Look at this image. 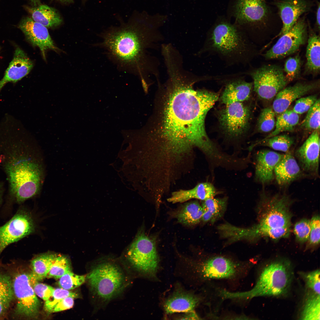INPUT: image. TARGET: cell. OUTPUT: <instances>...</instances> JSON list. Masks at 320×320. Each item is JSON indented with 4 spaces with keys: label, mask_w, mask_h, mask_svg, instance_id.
Wrapping results in <instances>:
<instances>
[{
    "label": "cell",
    "mask_w": 320,
    "mask_h": 320,
    "mask_svg": "<svg viewBox=\"0 0 320 320\" xmlns=\"http://www.w3.org/2000/svg\"><path fill=\"white\" fill-rule=\"evenodd\" d=\"M197 77L183 71L168 74L159 85L154 112L148 132L152 151L161 161L178 163L193 148L200 150L207 159L218 154L219 149L206 131V115L219 97L218 93L195 89Z\"/></svg>",
    "instance_id": "6da1fadb"
},
{
    "label": "cell",
    "mask_w": 320,
    "mask_h": 320,
    "mask_svg": "<svg viewBox=\"0 0 320 320\" xmlns=\"http://www.w3.org/2000/svg\"><path fill=\"white\" fill-rule=\"evenodd\" d=\"M166 15L136 12L128 22L102 33V41L95 46L103 48L109 59L121 70L138 76L143 87L151 76L159 80V63L151 50L164 37L159 30Z\"/></svg>",
    "instance_id": "7a4b0ae2"
},
{
    "label": "cell",
    "mask_w": 320,
    "mask_h": 320,
    "mask_svg": "<svg viewBox=\"0 0 320 320\" xmlns=\"http://www.w3.org/2000/svg\"><path fill=\"white\" fill-rule=\"evenodd\" d=\"M4 123L0 129V162L7 176L9 195L20 204L40 192L43 170L19 129L15 130L11 124Z\"/></svg>",
    "instance_id": "3957f363"
},
{
    "label": "cell",
    "mask_w": 320,
    "mask_h": 320,
    "mask_svg": "<svg viewBox=\"0 0 320 320\" xmlns=\"http://www.w3.org/2000/svg\"><path fill=\"white\" fill-rule=\"evenodd\" d=\"M257 54L254 43L245 32L236 25L222 21L208 31L196 55L216 56L230 67L249 65Z\"/></svg>",
    "instance_id": "277c9868"
},
{
    "label": "cell",
    "mask_w": 320,
    "mask_h": 320,
    "mask_svg": "<svg viewBox=\"0 0 320 320\" xmlns=\"http://www.w3.org/2000/svg\"><path fill=\"white\" fill-rule=\"evenodd\" d=\"M129 272L123 263L110 258L95 261L86 275L89 291L97 308L121 295L130 284Z\"/></svg>",
    "instance_id": "5b68a950"
},
{
    "label": "cell",
    "mask_w": 320,
    "mask_h": 320,
    "mask_svg": "<svg viewBox=\"0 0 320 320\" xmlns=\"http://www.w3.org/2000/svg\"><path fill=\"white\" fill-rule=\"evenodd\" d=\"M293 277L292 268L289 261H274L264 267L251 289L235 292L225 289L222 296L224 299L246 301L257 297L284 295L289 290Z\"/></svg>",
    "instance_id": "8992f818"
},
{
    "label": "cell",
    "mask_w": 320,
    "mask_h": 320,
    "mask_svg": "<svg viewBox=\"0 0 320 320\" xmlns=\"http://www.w3.org/2000/svg\"><path fill=\"white\" fill-rule=\"evenodd\" d=\"M123 263L129 271L146 276H154L159 258L154 238L142 231L129 247Z\"/></svg>",
    "instance_id": "52a82bcc"
},
{
    "label": "cell",
    "mask_w": 320,
    "mask_h": 320,
    "mask_svg": "<svg viewBox=\"0 0 320 320\" xmlns=\"http://www.w3.org/2000/svg\"><path fill=\"white\" fill-rule=\"evenodd\" d=\"M260 199L261 209L258 224L273 228H290L292 215L289 209L292 201L288 195L271 194L263 191Z\"/></svg>",
    "instance_id": "ba28073f"
},
{
    "label": "cell",
    "mask_w": 320,
    "mask_h": 320,
    "mask_svg": "<svg viewBox=\"0 0 320 320\" xmlns=\"http://www.w3.org/2000/svg\"><path fill=\"white\" fill-rule=\"evenodd\" d=\"M283 69L275 65H264L243 72L253 80V89L259 97L271 100L285 88L288 82Z\"/></svg>",
    "instance_id": "9c48e42d"
},
{
    "label": "cell",
    "mask_w": 320,
    "mask_h": 320,
    "mask_svg": "<svg viewBox=\"0 0 320 320\" xmlns=\"http://www.w3.org/2000/svg\"><path fill=\"white\" fill-rule=\"evenodd\" d=\"M12 278L16 305L14 318L33 319L38 316L40 303L30 281L29 273L23 271L16 273Z\"/></svg>",
    "instance_id": "30bf717a"
},
{
    "label": "cell",
    "mask_w": 320,
    "mask_h": 320,
    "mask_svg": "<svg viewBox=\"0 0 320 320\" xmlns=\"http://www.w3.org/2000/svg\"><path fill=\"white\" fill-rule=\"evenodd\" d=\"M249 265L220 255L205 259L198 266V270L204 280H235L246 273Z\"/></svg>",
    "instance_id": "8fae6325"
},
{
    "label": "cell",
    "mask_w": 320,
    "mask_h": 320,
    "mask_svg": "<svg viewBox=\"0 0 320 320\" xmlns=\"http://www.w3.org/2000/svg\"><path fill=\"white\" fill-rule=\"evenodd\" d=\"M251 111L242 102L225 105L219 111L218 120L221 129L230 139H238L244 135L249 126Z\"/></svg>",
    "instance_id": "7c38bea8"
},
{
    "label": "cell",
    "mask_w": 320,
    "mask_h": 320,
    "mask_svg": "<svg viewBox=\"0 0 320 320\" xmlns=\"http://www.w3.org/2000/svg\"><path fill=\"white\" fill-rule=\"evenodd\" d=\"M269 13L266 0H237L235 7L236 25L250 39L252 30L265 23Z\"/></svg>",
    "instance_id": "4fadbf2b"
},
{
    "label": "cell",
    "mask_w": 320,
    "mask_h": 320,
    "mask_svg": "<svg viewBox=\"0 0 320 320\" xmlns=\"http://www.w3.org/2000/svg\"><path fill=\"white\" fill-rule=\"evenodd\" d=\"M307 25L303 18L298 20L287 32L281 36L276 44L263 56L267 59L282 58L292 54L306 42Z\"/></svg>",
    "instance_id": "5bb4252c"
},
{
    "label": "cell",
    "mask_w": 320,
    "mask_h": 320,
    "mask_svg": "<svg viewBox=\"0 0 320 320\" xmlns=\"http://www.w3.org/2000/svg\"><path fill=\"white\" fill-rule=\"evenodd\" d=\"M35 225L28 211H18L10 220L0 226V255L9 245L33 233Z\"/></svg>",
    "instance_id": "9a60e30c"
},
{
    "label": "cell",
    "mask_w": 320,
    "mask_h": 320,
    "mask_svg": "<svg viewBox=\"0 0 320 320\" xmlns=\"http://www.w3.org/2000/svg\"><path fill=\"white\" fill-rule=\"evenodd\" d=\"M320 130H314L296 151L295 156L303 173L318 175L319 160Z\"/></svg>",
    "instance_id": "2e32d148"
},
{
    "label": "cell",
    "mask_w": 320,
    "mask_h": 320,
    "mask_svg": "<svg viewBox=\"0 0 320 320\" xmlns=\"http://www.w3.org/2000/svg\"><path fill=\"white\" fill-rule=\"evenodd\" d=\"M245 76L243 72L220 75V79L225 83L220 98L222 103L242 102L249 99L253 89V83L246 81Z\"/></svg>",
    "instance_id": "e0dca14e"
},
{
    "label": "cell",
    "mask_w": 320,
    "mask_h": 320,
    "mask_svg": "<svg viewBox=\"0 0 320 320\" xmlns=\"http://www.w3.org/2000/svg\"><path fill=\"white\" fill-rule=\"evenodd\" d=\"M18 27L31 44L39 48L45 60L47 50L55 52L59 50L52 39L47 28L34 21L31 18L27 17L23 19Z\"/></svg>",
    "instance_id": "ac0fdd59"
},
{
    "label": "cell",
    "mask_w": 320,
    "mask_h": 320,
    "mask_svg": "<svg viewBox=\"0 0 320 320\" xmlns=\"http://www.w3.org/2000/svg\"><path fill=\"white\" fill-rule=\"evenodd\" d=\"M290 231V228H273L263 226L257 223L247 228L231 225L228 229V235L230 239L234 241L242 239L252 240L262 237H268L277 240L288 237Z\"/></svg>",
    "instance_id": "d6986e66"
},
{
    "label": "cell",
    "mask_w": 320,
    "mask_h": 320,
    "mask_svg": "<svg viewBox=\"0 0 320 320\" xmlns=\"http://www.w3.org/2000/svg\"><path fill=\"white\" fill-rule=\"evenodd\" d=\"M282 23L278 36L288 31L303 14L308 12L311 4L306 0H281L275 2Z\"/></svg>",
    "instance_id": "ffe728a7"
},
{
    "label": "cell",
    "mask_w": 320,
    "mask_h": 320,
    "mask_svg": "<svg viewBox=\"0 0 320 320\" xmlns=\"http://www.w3.org/2000/svg\"><path fill=\"white\" fill-rule=\"evenodd\" d=\"M319 86V81L309 83L298 82L284 88L275 97L272 108L275 114L279 115L287 110L291 103Z\"/></svg>",
    "instance_id": "44dd1931"
},
{
    "label": "cell",
    "mask_w": 320,
    "mask_h": 320,
    "mask_svg": "<svg viewBox=\"0 0 320 320\" xmlns=\"http://www.w3.org/2000/svg\"><path fill=\"white\" fill-rule=\"evenodd\" d=\"M283 154L268 150L257 152L255 156V180L263 185L272 182L275 179V168Z\"/></svg>",
    "instance_id": "7402d4cb"
},
{
    "label": "cell",
    "mask_w": 320,
    "mask_h": 320,
    "mask_svg": "<svg viewBox=\"0 0 320 320\" xmlns=\"http://www.w3.org/2000/svg\"><path fill=\"white\" fill-rule=\"evenodd\" d=\"M33 66L32 61L20 47L16 48L13 58L0 81V91L9 82H15L28 75Z\"/></svg>",
    "instance_id": "603a6c76"
},
{
    "label": "cell",
    "mask_w": 320,
    "mask_h": 320,
    "mask_svg": "<svg viewBox=\"0 0 320 320\" xmlns=\"http://www.w3.org/2000/svg\"><path fill=\"white\" fill-rule=\"evenodd\" d=\"M275 179L278 185L284 186L303 175L296 159L289 151L283 154L274 169Z\"/></svg>",
    "instance_id": "cb8c5ba5"
},
{
    "label": "cell",
    "mask_w": 320,
    "mask_h": 320,
    "mask_svg": "<svg viewBox=\"0 0 320 320\" xmlns=\"http://www.w3.org/2000/svg\"><path fill=\"white\" fill-rule=\"evenodd\" d=\"M200 298L182 290H176L165 301L164 308L167 314L187 312L194 311L199 303Z\"/></svg>",
    "instance_id": "d4e9b609"
},
{
    "label": "cell",
    "mask_w": 320,
    "mask_h": 320,
    "mask_svg": "<svg viewBox=\"0 0 320 320\" xmlns=\"http://www.w3.org/2000/svg\"><path fill=\"white\" fill-rule=\"evenodd\" d=\"M220 192L209 182L200 183L188 190H180L172 192L167 199L168 202L174 204L182 203L192 199L204 201L214 197Z\"/></svg>",
    "instance_id": "484cf974"
},
{
    "label": "cell",
    "mask_w": 320,
    "mask_h": 320,
    "mask_svg": "<svg viewBox=\"0 0 320 320\" xmlns=\"http://www.w3.org/2000/svg\"><path fill=\"white\" fill-rule=\"evenodd\" d=\"M24 7L34 21L47 28L57 26L62 22V19L57 10L47 5L40 4L36 7L24 6Z\"/></svg>",
    "instance_id": "4316f807"
},
{
    "label": "cell",
    "mask_w": 320,
    "mask_h": 320,
    "mask_svg": "<svg viewBox=\"0 0 320 320\" xmlns=\"http://www.w3.org/2000/svg\"><path fill=\"white\" fill-rule=\"evenodd\" d=\"M308 41L305 73L313 76L320 72V36L310 28Z\"/></svg>",
    "instance_id": "83f0119b"
},
{
    "label": "cell",
    "mask_w": 320,
    "mask_h": 320,
    "mask_svg": "<svg viewBox=\"0 0 320 320\" xmlns=\"http://www.w3.org/2000/svg\"><path fill=\"white\" fill-rule=\"evenodd\" d=\"M14 299L12 277L0 271V319L6 316Z\"/></svg>",
    "instance_id": "f1b7e54d"
},
{
    "label": "cell",
    "mask_w": 320,
    "mask_h": 320,
    "mask_svg": "<svg viewBox=\"0 0 320 320\" xmlns=\"http://www.w3.org/2000/svg\"><path fill=\"white\" fill-rule=\"evenodd\" d=\"M203 214L202 207L196 201L188 202L183 206L175 216L179 223L187 226H192L199 223Z\"/></svg>",
    "instance_id": "f546056e"
},
{
    "label": "cell",
    "mask_w": 320,
    "mask_h": 320,
    "mask_svg": "<svg viewBox=\"0 0 320 320\" xmlns=\"http://www.w3.org/2000/svg\"><path fill=\"white\" fill-rule=\"evenodd\" d=\"M204 201L201 220L205 222H213L222 215L226 207L227 199L213 197Z\"/></svg>",
    "instance_id": "4dcf8cb0"
},
{
    "label": "cell",
    "mask_w": 320,
    "mask_h": 320,
    "mask_svg": "<svg viewBox=\"0 0 320 320\" xmlns=\"http://www.w3.org/2000/svg\"><path fill=\"white\" fill-rule=\"evenodd\" d=\"M57 255L52 253L43 254L31 260L32 272L31 273L36 280L40 281L47 277Z\"/></svg>",
    "instance_id": "1f68e13d"
},
{
    "label": "cell",
    "mask_w": 320,
    "mask_h": 320,
    "mask_svg": "<svg viewBox=\"0 0 320 320\" xmlns=\"http://www.w3.org/2000/svg\"><path fill=\"white\" fill-rule=\"evenodd\" d=\"M294 143L293 138L288 135H278L255 142L250 146L249 149L251 150L257 145H261L286 153L289 151Z\"/></svg>",
    "instance_id": "d6a6232c"
},
{
    "label": "cell",
    "mask_w": 320,
    "mask_h": 320,
    "mask_svg": "<svg viewBox=\"0 0 320 320\" xmlns=\"http://www.w3.org/2000/svg\"><path fill=\"white\" fill-rule=\"evenodd\" d=\"M320 295L308 292L305 299L300 318L303 320H320Z\"/></svg>",
    "instance_id": "836d02e7"
},
{
    "label": "cell",
    "mask_w": 320,
    "mask_h": 320,
    "mask_svg": "<svg viewBox=\"0 0 320 320\" xmlns=\"http://www.w3.org/2000/svg\"><path fill=\"white\" fill-rule=\"evenodd\" d=\"M320 100L319 99L307 111L305 118L301 123V127L308 131L320 130Z\"/></svg>",
    "instance_id": "e575fe53"
},
{
    "label": "cell",
    "mask_w": 320,
    "mask_h": 320,
    "mask_svg": "<svg viewBox=\"0 0 320 320\" xmlns=\"http://www.w3.org/2000/svg\"><path fill=\"white\" fill-rule=\"evenodd\" d=\"M275 114L272 107L263 109L259 115L257 123V130L262 133H267L274 128L276 120Z\"/></svg>",
    "instance_id": "d590c367"
},
{
    "label": "cell",
    "mask_w": 320,
    "mask_h": 320,
    "mask_svg": "<svg viewBox=\"0 0 320 320\" xmlns=\"http://www.w3.org/2000/svg\"><path fill=\"white\" fill-rule=\"evenodd\" d=\"M70 265L69 260L66 256L57 254L47 277L59 279L66 273L71 271Z\"/></svg>",
    "instance_id": "8d00e7d4"
},
{
    "label": "cell",
    "mask_w": 320,
    "mask_h": 320,
    "mask_svg": "<svg viewBox=\"0 0 320 320\" xmlns=\"http://www.w3.org/2000/svg\"><path fill=\"white\" fill-rule=\"evenodd\" d=\"M302 61L299 55L289 58L285 62L284 72L288 82L297 78L300 75L301 71Z\"/></svg>",
    "instance_id": "74e56055"
},
{
    "label": "cell",
    "mask_w": 320,
    "mask_h": 320,
    "mask_svg": "<svg viewBox=\"0 0 320 320\" xmlns=\"http://www.w3.org/2000/svg\"><path fill=\"white\" fill-rule=\"evenodd\" d=\"M74 298L68 297L58 300L49 299L45 301L44 309L49 313L58 312L69 309L73 305Z\"/></svg>",
    "instance_id": "f35d334b"
},
{
    "label": "cell",
    "mask_w": 320,
    "mask_h": 320,
    "mask_svg": "<svg viewBox=\"0 0 320 320\" xmlns=\"http://www.w3.org/2000/svg\"><path fill=\"white\" fill-rule=\"evenodd\" d=\"M59 279L58 284L60 287L68 290L74 289L81 285L86 280V276L78 275L70 271Z\"/></svg>",
    "instance_id": "ab89813d"
},
{
    "label": "cell",
    "mask_w": 320,
    "mask_h": 320,
    "mask_svg": "<svg viewBox=\"0 0 320 320\" xmlns=\"http://www.w3.org/2000/svg\"><path fill=\"white\" fill-rule=\"evenodd\" d=\"M300 275L306 287L311 292L320 295V271L316 270L308 272H301Z\"/></svg>",
    "instance_id": "60d3db41"
},
{
    "label": "cell",
    "mask_w": 320,
    "mask_h": 320,
    "mask_svg": "<svg viewBox=\"0 0 320 320\" xmlns=\"http://www.w3.org/2000/svg\"><path fill=\"white\" fill-rule=\"evenodd\" d=\"M311 228L310 220L308 219L304 218L297 222L294 228V232L297 240L303 243L308 241Z\"/></svg>",
    "instance_id": "b9f144b4"
},
{
    "label": "cell",
    "mask_w": 320,
    "mask_h": 320,
    "mask_svg": "<svg viewBox=\"0 0 320 320\" xmlns=\"http://www.w3.org/2000/svg\"><path fill=\"white\" fill-rule=\"evenodd\" d=\"M30 281L31 284L36 295L46 301L52 296L54 289L49 285L38 282V281L29 273Z\"/></svg>",
    "instance_id": "7bdbcfd3"
},
{
    "label": "cell",
    "mask_w": 320,
    "mask_h": 320,
    "mask_svg": "<svg viewBox=\"0 0 320 320\" xmlns=\"http://www.w3.org/2000/svg\"><path fill=\"white\" fill-rule=\"evenodd\" d=\"M316 95L301 97L296 101L293 111L298 114L307 112L317 100Z\"/></svg>",
    "instance_id": "ee69618b"
},
{
    "label": "cell",
    "mask_w": 320,
    "mask_h": 320,
    "mask_svg": "<svg viewBox=\"0 0 320 320\" xmlns=\"http://www.w3.org/2000/svg\"><path fill=\"white\" fill-rule=\"evenodd\" d=\"M320 217L319 215L313 216L310 220L311 228L308 241L309 244L316 245L320 242Z\"/></svg>",
    "instance_id": "f6af8a7d"
},
{
    "label": "cell",
    "mask_w": 320,
    "mask_h": 320,
    "mask_svg": "<svg viewBox=\"0 0 320 320\" xmlns=\"http://www.w3.org/2000/svg\"><path fill=\"white\" fill-rule=\"evenodd\" d=\"M289 110H287L279 115L276 122L274 131L263 139H266L279 135L285 132L288 117Z\"/></svg>",
    "instance_id": "bcb514c9"
},
{
    "label": "cell",
    "mask_w": 320,
    "mask_h": 320,
    "mask_svg": "<svg viewBox=\"0 0 320 320\" xmlns=\"http://www.w3.org/2000/svg\"><path fill=\"white\" fill-rule=\"evenodd\" d=\"M71 297L74 298L78 297L77 294L62 288L54 289L51 297L49 298L53 300H58L67 297Z\"/></svg>",
    "instance_id": "7dc6e473"
},
{
    "label": "cell",
    "mask_w": 320,
    "mask_h": 320,
    "mask_svg": "<svg viewBox=\"0 0 320 320\" xmlns=\"http://www.w3.org/2000/svg\"><path fill=\"white\" fill-rule=\"evenodd\" d=\"M299 119V114L292 110H289L287 122L285 129L286 131L293 130L298 124Z\"/></svg>",
    "instance_id": "c3c4849f"
},
{
    "label": "cell",
    "mask_w": 320,
    "mask_h": 320,
    "mask_svg": "<svg viewBox=\"0 0 320 320\" xmlns=\"http://www.w3.org/2000/svg\"><path fill=\"white\" fill-rule=\"evenodd\" d=\"M186 313L181 318L183 319H199V317L194 311L185 313Z\"/></svg>",
    "instance_id": "681fc988"
},
{
    "label": "cell",
    "mask_w": 320,
    "mask_h": 320,
    "mask_svg": "<svg viewBox=\"0 0 320 320\" xmlns=\"http://www.w3.org/2000/svg\"><path fill=\"white\" fill-rule=\"evenodd\" d=\"M318 5L316 13V24L317 28L319 30L320 22V6L319 3Z\"/></svg>",
    "instance_id": "f907efd6"
},
{
    "label": "cell",
    "mask_w": 320,
    "mask_h": 320,
    "mask_svg": "<svg viewBox=\"0 0 320 320\" xmlns=\"http://www.w3.org/2000/svg\"><path fill=\"white\" fill-rule=\"evenodd\" d=\"M32 7H36L41 4L40 0H29Z\"/></svg>",
    "instance_id": "816d5d0a"
},
{
    "label": "cell",
    "mask_w": 320,
    "mask_h": 320,
    "mask_svg": "<svg viewBox=\"0 0 320 320\" xmlns=\"http://www.w3.org/2000/svg\"><path fill=\"white\" fill-rule=\"evenodd\" d=\"M3 190V188L2 184L0 183V205L1 203L2 200Z\"/></svg>",
    "instance_id": "f5cc1de1"
},
{
    "label": "cell",
    "mask_w": 320,
    "mask_h": 320,
    "mask_svg": "<svg viewBox=\"0 0 320 320\" xmlns=\"http://www.w3.org/2000/svg\"><path fill=\"white\" fill-rule=\"evenodd\" d=\"M60 1L64 3H70L72 1V0H57Z\"/></svg>",
    "instance_id": "db71d44e"
},
{
    "label": "cell",
    "mask_w": 320,
    "mask_h": 320,
    "mask_svg": "<svg viewBox=\"0 0 320 320\" xmlns=\"http://www.w3.org/2000/svg\"><path fill=\"white\" fill-rule=\"evenodd\" d=\"M171 55H174V54H171ZM175 55H177V54H175ZM168 55H167V56H168ZM180 56H181V55H180ZM165 57H164V58H165Z\"/></svg>",
    "instance_id": "11a10c76"
},
{
    "label": "cell",
    "mask_w": 320,
    "mask_h": 320,
    "mask_svg": "<svg viewBox=\"0 0 320 320\" xmlns=\"http://www.w3.org/2000/svg\"></svg>",
    "instance_id": "9f6ffc18"
}]
</instances>
